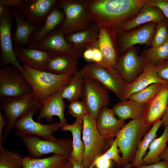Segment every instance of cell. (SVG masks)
<instances>
[{"label":"cell","mask_w":168,"mask_h":168,"mask_svg":"<svg viewBox=\"0 0 168 168\" xmlns=\"http://www.w3.org/2000/svg\"><path fill=\"white\" fill-rule=\"evenodd\" d=\"M82 119L85 150L82 164L85 168H93L95 162L110 148L115 139L103 137L97 128L96 121L89 114Z\"/></svg>","instance_id":"3957f363"},{"label":"cell","mask_w":168,"mask_h":168,"mask_svg":"<svg viewBox=\"0 0 168 168\" xmlns=\"http://www.w3.org/2000/svg\"><path fill=\"white\" fill-rule=\"evenodd\" d=\"M146 0H89L88 12L98 25L107 26L117 33L137 15Z\"/></svg>","instance_id":"6da1fadb"},{"label":"cell","mask_w":168,"mask_h":168,"mask_svg":"<svg viewBox=\"0 0 168 168\" xmlns=\"http://www.w3.org/2000/svg\"><path fill=\"white\" fill-rule=\"evenodd\" d=\"M133 165L132 163H125L123 166V168H132Z\"/></svg>","instance_id":"816d5d0a"},{"label":"cell","mask_w":168,"mask_h":168,"mask_svg":"<svg viewBox=\"0 0 168 168\" xmlns=\"http://www.w3.org/2000/svg\"><path fill=\"white\" fill-rule=\"evenodd\" d=\"M163 84L159 83H153L144 89L133 94L128 99L140 103L145 104L158 93Z\"/></svg>","instance_id":"d590c367"},{"label":"cell","mask_w":168,"mask_h":168,"mask_svg":"<svg viewBox=\"0 0 168 168\" xmlns=\"http://www.w3.org/2000/svg\"><path fill=\"white\" fill-rule=\"evenodd\" d=\"M18 61L35 70L46 71L50 60L56 55L49 52L26 47L15 49Z\"/></svg>","instance_id":"d6986e66"},{"label":"cell","mask_w":168,"mask_h":168,"mask_svg":"<svg viewBox=\"0 0 168 168\" xmlns=\"http://www.w3.org/2000/svg\"><path fill=\"white\" fill-rule=\"evenodd\" d=\"M68 109L69 114L76 119H82L88 114L86 105L82 100H77L70 102Z\"/></svg>","instance_id":"f35d334b"},{"label":"cell","mask_w":168,"mask_h":168,"mask_svg":"<svg viewBox=\"0 0 168 168\" xmlns=\"http://www.w3.org/2000/svg\"><path fill=\"white\" fill-rule=\"evenodd\" d=\"M162 123L161 119L155 123L140 141L132 162L133 167H138L143 164V159L146 155L147 150L152 142L157 137V131Z\"/></svg>","instance_id":"4dcf8cb0"},{"label":"cell","mask_w":168,"mask_h":168,"mask_svg":"<svg viewBox=\"0 0 168 168\" xmlns=\"http://www.w3.org/2000/svg\"><path fill=\"white\" fill-rule=\"evenodd\" d=\"M168 103V83H165L158 93L145 104L141 118L144 125L150 127L161 120L166 112Z\"/></svg>","instance_id":"e0dca14e"},{"label":"cell","mask_w":168,"mask_h":168,"mask_svg":"<svg viewBox=\"0 0 168 168\" xmlns=\"http://www.w3.org/2000/svg\"><path fill=\"white\" fill-rule=\"evenodd\" d=\"M159 157L161 159H163L168 163V142L167 147L166 149L160 154Z\"/></svg>","instance_id":"681fc988"},{"label":"cell","mask_w":168,"mask_h":168,"mask_svg":"<svg viewBox=\"0 0 168 168\" xmlns=\"http://www.w3.org/2000/svg\"><path fill=\"white\" fill-rule=\"evenodd\" d=\"M83 87V78L79 71L74 74L69 83L59 90L62 98L69 103L82 98Z\"/></svg>","instance_id":"d6a6232c"},{"label":"cell","mask_w":168,"mask_h":168,"mask_svg":"<svg viewBox=\"0 0 168 168\" xmlns=\"http://www.w3.org/2000/svg\"><path fill=\"white\" fill-rule=\"evenodd\" d=\"M83 78L82 98L86 105L89 114L96 121L101 109L107 107L110 100L109 90L96 80Z\"/></svg>","instance_id":"30bf717a"},{"label":"cell","mask_w":168,"mask_h":168,"mask_svg":"<svg viewBox=\"0 0 168 168\" xmlns=\"http://www.w3.org/2000/svg\"><path fill=\"white\" fill-rule=\"evenodd\" d=\"M85 48H86V49L83 53L84 58L88 61H92L93 57V50L92 47L90 43L86 45Z\"/></svg>","instance_id":"f6af8a7d"},{"label":"cell","mask_w":168,"mask_h":168,"mask_svg":"<svg viewBox=\"0 0 168 168\" xmlns=\"http://www.w3.org/2000/svg\"><path fill=\"white\" fill-rule=\"evenodd\" d=\"M23 157L18 152L10 151L0 144V168H23Z\"/></svg>","instance_id":"836d02e7"},{"label":"cell","mask_w":168,"mask_h":168,"mask_svg":"<svg viewBox=\"0 0 168 168\" xmlns=\"http://www.w3.org/2000/svg\"><path fill=\"white\" fill-rule=\"evenodd\" d=\"M166 18L157 7L145 4L136 16L124 25L120 31H128L142 24L150 22L157 23Z\"/></svg>","instance_id":"cb8c5ba5"},{"label":"cell","mask_w":168,"mask_h":168,"mask_svg":"<svg viewBox=\"0 0 168 168\" xmlns=\"http://www.w3.org/2000/svg\"><path fill=\"white\" fill-rule=\"evenodd\" d=\"M64 18L63 12L58 8L56 7L53 9L49 13L43 23L31 36L29 44L43 39L53 31L57 26L62 22Z\"/></svg>","instance_id":"4316f807"},{"label":"cell","mask_w":168,"mask_h":168,"mask_svg":"<svg viewBox=\"0 0 168 168\" xmlns=\"http://www.w3.org/2000/svg\"><path fill=\"white\" fill-rule=\"evenodd\" d=\"M90 44L92 47L93 50L92 62L97 64H101L103 61V56L98 46V40L96 42L90 43Z\"/></svg>","instance_id":"b9f144b4"},{"label":"cell","mask_w":168,"mask_h":168,"mask_svg":"<svg viewBox=\"0 0 168 168\" xmlns=\"http://www.w3.org/2000/svg\"><path fill=\"white\" fill-rule=\"evenodd\" d=\"M69 159L72 165L73 168H85L82 164L76 161L71 158H69Z\"/></svg>","instance_id":"f907efd6"},{"label":"cell","mask_w":168,"mask_h":168,"mask_svg":"<svg viewBox=\"0 0 168 168\" xmlns=\"http://www.w3.org/2000/svg\"><path fill=\"white\" fill-rule=\"evenodd\" d=\"M99 33L98 25L94 21L88 29L70 34L66 36L65 38L67 41L72 44L82 54L87 44L97 41Z\"/></svg>","instance_id":"f1b7e54d"},{"label":"cell","mask_w":168,"mask_h":168,"mask_svg":"<svg viewBox=\"0 0 168 168\" xmlns=\"http://www.w3.org/2000/svg\"><path fill=\"white\" fill-rule=\"evenodd\" d=\"M11 13V9L6 6L5 12L0 16V65L3 67L12 64L23 74L25 72L24 69L17 59L13 46Z\"/></svg>","instance_id":"8fae6325"},{"label":"cell","mask_w":168,"mask_h":168,"mask_svg":"<svg viewBox=\"0 0 168 168\" xmlns=\"http://www.w3.org/2000/svg\"><path fill=\"white\" fill-rule=\"evenodd\" d=\"M65 107L60 91L53 93L42 104L37 118L38 122L40 123L43 119H45L51 123L53 120V117L57 116L59 119V123L62 127L67 124L64 114Z\"/></svg>","instance_id":"ffe728a7"},{"label":"cell","mask_w":168,"mask_h":168,"mask_svg":"<svg viewBox=\"0 0 168 168\" xmlns=\"http://www.w3.org/2000/svg\"><path fill=\"white\" fill-rule=\"evenodd\" d=\"M70 162L68 157L60 154L40 159L25 156L23 159V168H64Z\"/></svg>","instance_id":"83f0119b"},{"label":"cell","mask_w":168,"mask_h":168,"mask_svg":"<svg viewBox=\"0 0 168 168\" xmlns=\"http://www.w3.org/2000/svg\"><path fill=\"white\" fill-rule=\"evenodd\" d=\"M168 142V125L165 127L162 134L151 143L149 151L143 159L142 165H150L160 161L159 156L166 148Z\"/></svg>","instance_id":"1f68e13d"},{"label":"cell","mask_w":168,"mask_h":168,"mask_svg":"<svg viewBox=\"0 0 168 168\" xmlns=\"http://www.w3.org/2000/svg\"><path fill=\"white\" fill-rule=\"evenodd\" d=\"M29 48L55 54H65L80 57L82 54L72 43L67 40L59 28L54 30L43 39L28 45Z\"/></svg>","instance_id":"5bb4252c"},{"label":"cell","mask_w":168,"mask_h":168,"mask_svg":"<svg viewBox=\"0 0 168 168\" xmlns=\"http://www.w3.org/2000/svg\"><path fill=\"white\" fill-rule=\"evenodd\" d=\"M146 4L157 7L168 19V0H146Z\"/></svg>","instance_id":"60d3db41"},{"label":"cell","mask_w":168,"mask_h":168,"mask_svg":"<svg viewBox=\"0 0 168 168\" xmlns=\"http://www.w3.org/2000/svg\"><path fill=\"white\" fill-rule=\"evenodd\" d=\"M150 127H146L141 119H132L117 135V145L125 164L132 162L138 144Z\"/></svg>","instance_id":"5b68a950"},{"label":"cell","mask_w":168,"mask_h":168,"mask_svg":"<svg viewBox=\"0 0 168 168\" xmlns=\"http://www.w3.org/2000/svg\"><path fill=\"white\" fill-rule=\"evenodd\" d=\"M155 65L158 77L161 80L168 83V59Z\"/></svg>","instance_id":"ab89813d"},{"label":"cell","mask_w":168,"mask_h":168,"mask_svg":"<svg viewBox=\"0 0 168 168\" xmlns=\"http://www.w3.org/2000/svg\"><path fill=\"white\" fill-rule=\"evenodd\" d=\"M112 163L111 160L98 158L95 162L93 166L96 168H110Z\"/></svg>","instance_id":"7bdbcfd3"},{"label":"cell","mask_w":168,"mask_h":168,"mask_svg":"<svg viewBox=\"0 0 168 168\" xmlns=\"http://www.w3.org/2000/svg\"><path fill=\"white\" fill-rule=\"evenodd\" d=\"M166 19L157 24L150 44L151 47L157 48L160 46L168 40V22Z\"/></svg>","instance_id":"8d00e7d4"},{"label":"cell","mask_w":168,"mask_h":168,"mask_svg":"<svg viewBox=\"0 0 168 168\" xmlns=\"http://www.w3.org/2000/svg\"><path fill=\"white\" fill-rule=\"evenodd\" d=\"M78 71L83 78L96 80L121 100L127 84L114 68L93 62L84 65Z\"/></svg>","instance_id":"52a82bcc"},{"label":"cell","mask_w":168,"mask_h":168,"mask_svg":"<svg viewBox=\"0 0 168 168\" xmlns=\"http://www.w3.org/2000/svg\"><path fill=\"white\" fill-rule=\"evenodd\" d=\"M10 9L16 25V30L12 36L14 47L15 48L25 47L28 45L31 36L40 26L32 24L15 7H11Z\"/></svg>","instance_id":"7402d4cb"},{"label":"cell","mask_w":168,"mask_h":168,"mask_svg":"<svg viewBox=\"0 0 168 168\" xmlns=\"http://www.w3.org/2000/svg\"><path fill=\"white\" fill-rule=\"evenodd\" d=\"M58 2L65 16L59 28L65 36L90 27L94 20L88 12L89 0H61Z\"/></svg>","instance_id":"277c9868"},{"label":"cell","mask_w":168,"mask_h":168,"mask_svg":"<svg viewBox=\"0 0 168 168\" xmlns=\"http://www.w3.org/2000/svg\"><path fill=\"white\" fill-rule=\"evenodd\" d=\"M64 168H73L72 165L70 162Z\"/></svg>","instance_id":"f5cc1de1"},{"label":"cell","mask_w":168,"mask_h":168,"mask_svg":"<svg viewBox=\"0 0 168 168\" xmlns=\"http://www.w3.org/2000/svg\"><path fill=\"white\" fill-rule=\"evenodd\" d=\"M132 168H168V163L163 160L154 164L147 165H142L138 167H132Z\"/></svg>","instance_id":"ee69618b"},{"label":"cell","mask_w":168,"mask_h":168,"mask_svg":"<svg viewBox=\"0 0 168 168\" xmlns=\"http://www.w3.org/2000/svg\"><path fill=\"white\" fill-rule=\"evenodd\" d=\"M22 0H0V5L19 7L21 5Z\"/></svg>","instance_id":"bcb514c9"},{"label":"cell","mask_w":168,"mask_h":168,"mask_svg":"<svg viewBox=\"0 0 168 168\" xmlns=\"http://www.w3.org/2000/svg\"><path fill=\"white\" fill-rule=\"evenodd\" d=\"M83 126L82 119L77 118L73 124H67L61 127L62 130L70 131L72 135L73 149L70 158L81 164H82L85 150L84 142L81 139Z\"/></svg>","instance_id":"484cf974"},{"label":"cell","mask_w":168,"mask_h":168,"mask_svg":"<svg viewBox=\"0 0 168 168\" xmlns=\"http://www.w3.org/2000/svg\"><path fill=\"white\" fill-rule=\"evenodd\" d=\"M156 23L150 22L131 31L117 33V48L124 54L128 49L137 44H150L155 33Z\"/></svg>","instance_id":"9a60e30c"},{"label":"cell","mask_w":168,"mask_h":168,"mask_svg":"<svg viewBox=\"0 0 168 168\" xmlns=\"http://www.w3.org/2000/svg\"><path fill=\"white\" fill-rule=\"evenodd\" d=\"M98 25V46L103 56L102 62L99 64L114 68L119 57L117 46V33L107 26Z\"/></svg>","instance_id":"2e32d148"},{"label":"cell","mask_w":168,"mask_h":168,"mask_svg":"<svg viewBox=\"0 0 168 168\" xmlns=\"http://www.w3.org/2000/svg\"><path fill=\"white\" fill-rule=\"evenodd\" d=\"M7 124L5 118L2 115L0 109V144H2L4 142L5 138L2 135V132L3 129Z\"/></svg>","instance_id":"7dc6e473"},{"label":"cell","mask_w":168,"mask_h":168,"mask_svg":"<svg viewBox=\"0 0 168 168\" xmlns=\"http://www.w3.org/2000/svg\"><path fill=\"white\" fill-rule=\"evenodd\" d=\"M77 58L65 54L56 55L50 60L47 72L55 74L75 73L78 70Z\"/></svg>","instance_id":"d4e9b609"},{"label":"cell","mask_w":168,"mask_h":168,"mask_svg":"<svg viewBox=\"0 0 168 168\" xmlns=\"http://www.w3.org/2000/svg\"><path fill=\"white\" fill-rule=\"evenodd\" d=\"M161 120L162 127H165L168 125V103L166 110Z\"/></svg>","instance_id":"c3c4849f"},{"label":"cell","mask_w":168,"mask_h":168,"mask_svg":"<svg viewBox=\"0 0 168 168\" xmlns=\"http://www.w3.org/2000/svg\"><path fill=\"white\" fill-rule=\"evenodd\" d=\"M33 92L23 74L14 66H5L0 69V100L20 97Z\"/></svg>","instance_id":"ba28073f"},{"label":"cell","mask_w":168,"mask_h":168,"mask_svg":"<svg viewBox=\"0 0 168 168\" xmlns=\"http://www.w3.org/2000/svg\"><path fill=\"white\" fill-rule=\"evenodd\" d=\"M141 55L145 57L147 62L154 65L168 59V40L160 46L145 49Z\"/></svg>","instance_id":"e575fe53"},{"label":"cell","mask_w":168,"mask_h":168,"mask_svg":"<svg viewBox=\"0 0 168 168\" xmlns=\"http://www.w3.org/2000/svg\"><path fill=\"white\" fill-rule=\"evenodd\" d=\"M155 83H168L159 78L157 74L156 65L147 62L142 72L132 83L126 84L121 100L128 99L133 94L138 92Z\"/></svg>","instance_id":"44dd1931"},{"label":"cell","mask_w":168,"mask_h":168,"mask_svg":"<svg viewBox=\"0 0 168 168\" xmlns=\"http://www.w3.org/2000/svg\"><path fill=\"white\" fill-rule=\"evenodd\" d=\"M145 104L128 99L114 104L112 110L114 115L121 120L139 119H141Z\"/></svg>","instance_id":"f546056e"},{"label":"cell","mask_w":168,"mask_h":168,"mask_svg":"<svg viewBox=\"0 0 168 168\" xmlns=\"http://www.w3.org/2000/svg\"><path fill=\"white\" fill-rule=\"evenodd\" d=\"M147 62L145 57L139 56L137 49L133 47L120 56L114 68L127 84L133 82L142 72Z\"/></svg>","instance_id":"4fadbf2b"},{"label":"cell","mask_w":168,"mask_h":168,"mask_svg":"<svg viewBox=\"0 0 168 168\" xmlns=\"http://www.w3.org/2000/svg\"><path fill=\"white\" fill-rule=\"evenodd\" d=\"M112 109L103 107L100 111L96 124L100 134L104 138H114L125 125V121L116 118Z\"/></svg>","instance_id":"603a6c76"},{"label":"cell","mask_w":168,"mask_h":168,"mask_svg":"<svg viewBox=\"0 0 168 168\" xmlns=\"http://www.w3.org/2000/svg\"><path fill=\"white\" fill-rule=\"evenodd\" d=\"M22 66L25 70L22 74L41 105L51 94L68 85L74 74H55L35 70L25 65Z\"/></svg>","instance_id":"7a4b0ae2"},{"label":"cell","mask_w":168,"mask_h":168,"mask_svg":"<svg viewBox=\"0 0 168 168\" xmlns=\"http://www.w3.org/2000/svg\"><path fill=\"white\" fill-rule=\"evenodd\" d=\"M57 2L56 0H23L18 10L32 24L41 26Z\"/></svg>","instance_id":"ac0fdd59"},{"label":"cell","mask_w":168,"mask_h":168,"mask_svg":"<svg viewBox=\"0 0 168 168\" xmlns=\"http://www.w3.org/2000/svg\"><path fill=\"white\" fill-rule=\"evenodd\" d=\"M26 145L29 156L39 158L41 156L49 153L60 154L68 159L72 152V141L68 138L53 140L41 139L32 134H23L19 136Z\"/></svg>","instance_id":"8992f818"},{"label":"cell","mask_w":168,"mask_h":168,"mask_svg":"<svg viewBox=\"0 0 168 168\" xmlns=\"http://www.w3.org/2000/svg\"><path fill=\"white\" fill-rule=\"evenodd\" d=\"M119 150L117 145L116 140L115 139L110 148L105 153L99 158L112 160L114 162L115 166L120 168L123 166L125 163L122 157L119 156Z\"/></svg>","instance_id":"74e56055"},{"label":"cell","mask_w":168,"mask_h":168,"mask_svg":"<svg viewBox=\"0 0 168 168\" xmlns=\"http://www.w3.org/2000/svg\"><path fill=\"white\" fill-rule=\"evenodd\" d=\"M41 105L34 93L18 97L7 99L1 101L2 110L7 120V125L3 135L6 137L14 128L16 121L36 107Z\"/></svg>","instance_id":"9c48e42d"},{"label":"cell","mask_w":168,"mask_h":168,"mask_svg":"<svg viewBox=\"0 0 168 168\" xmlns=\"http://www.w3.org/2000/svg\"><path fill=\"white\" fill-rule=\"evenodd\" d=\"M40 109L36 107L16 122L14 128L16 135L18 136L23 134H32L43 138L44 139L53 140L56 138L53 133L58 131L61 126L59 122L49 124H44L33 119L34 114Z\"/></svg>","instance_id":"7c38bea8"}]
</instances>
